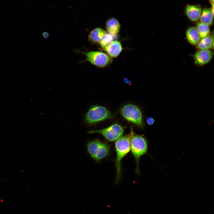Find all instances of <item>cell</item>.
I'll return each instance as SVG.
<instances>
[{
	"instance_id": "6da1fadb",
	"label": "cell",
	"mask_w": 214,
	"mask_h": 214,
	"mask_svg": "<svg viewBox=\"0 0 214 214\" xmlns=\"http://www.w3.org/2000/svg\"><path fill=\"white\" fill-rule=\"evenodd\" d=\"M130 139V149L136 163V172L139 174V162L141 158L147 152L148 143L143 136L136 134L133 127L130 128L129 134Z\"/></svg>"
},
{
	"instance_id": "7a4b0ae2",
	"label": "cell",
	"mask_w": 214,
	"mask_h": 214,
	"mask_svg": "<svg viewBox=\"0 0 214 214\" xmlns=\"http://www.w3.org/2000/svg\"><path fill=\"white\" fill-rule=\"evenodd\" d=\"M116 153L115 165L116 169V176L115 182L117 184L120 180L122 176V160L130 150V135L122 136L117 140L114 144Z\"/></svg>"
},
{
	"instance_id": "3957f363",
	"label": "cell",
	"mask_w": 214,
	"mask_h": 214,
	"mask_svg": "<svg viewBox=\"0 0 214 214\" xmlns=\"http://www.w3.org/2000/svg\"><path fill=\"white\" fill-rule=\"evenodd\" d=\"M87 151L96 162L100 161L109 155L111 147L108 143L96 139L89 142L86 145Z\"/></svg>"
},
{
	"instance_id": "277c9868",
	"label": "cell",
	"mask_w": 214,
	"mask_h": 214,
	"mask_svg": "<svg viewBox=\"0 0 214 214\" xmlns=\"http://www.w3.org/2000/svg\"><path fill=\"white\" fill-rule=\"evenodd\" d=\"M112 117L110 112L105 107L95 105L89 109L86 114L85 119L87 123L93 124Z\"/></svg>"
},
{
	"instance_id": "5b68a950",
	"label": "cell",
	"mask_w": 214,
	"mask_h": 214,
	"mask_svg": "<svg viewBox=\"0 0 214 214\" xmlns=\"http://www.w3.org/2000/svg\"><path fill=\"white\" fill-rule=\"evenodd\" d=\"M120 112L126 120L141 128H143L144 123L142 113L137 106L131 104L126 105L121 108Z\"/></svg>"
},
{
	"instance_id": "8992f818",
	"label": "cell",
	"mask_w": 214,
	"mask_h": 214,
	"mask_svg": "<svg viewBox=\"0 0 214 214\" xmlns=\"http://www.w3.org/2000/svg\"><path fill=\"white\" fill-rule=\"evenodd\" d=\"M125 128L116 123L103 129L89 131V133H98L101 134L106 140L110 142L117 141L122 137Z\"/></svg>"
},
{
	"instance_id": "52a82bcc",
	"label": "cell",
	"mask_w": 214,
	"mask_h": 214,
	"mask_svg": "<svg viewBox=\"0 0 214 214\" xmlns=\"http://www.w3.org/2000/svg\"><path fill=\"white\" fill-rule=\"evenodd\" d=\"M86 56V61L100 67H105L112 62V58L107 54L100 51L83 52Z\"/></svg>"
},
{
	"instance_id": "ba28073f",
	"label": "cell",
	"mask_w": 214,
	"mask_h": 214,
	"mask_svg": "<svg viewBox=\"0 0 214 214\" xmlns=\"http://www.w3.org/2000/svg\"><path fill=\"white\" fill-rule=\"evenodd\" d=\"M213 55V53L210 49L200 50L193 55L194 62L199 65L205 64L210 61Z\"/></svg>"
},
{
	"instance_id": "9c48e42d",
	"label": "cell",
	"mask_w": 214,
	"mask_h": 214,
	"mask_svg": "<svg viewBox=\"0 0 214 214\" xmlns=\"http://www.w3.org/2000/svg\"><path fill=\"white\" fill-rule=\"evenodd\" d=\"M185 12L188 18L191 21L195 22L199 19L202 9L199 5H188Z\"/></svg>"
},
{
	"instance_id": "30bf717a",
	"label": "cell",
	"mask_w": 214,
	"mask_h": 214,
	"mask_svg": "<svg viewBox=\"0 0 214 214\" xmlns=\"http://www.w3.org/2000/svg\"><path fill=\"white\" fill-rule=\"evenodd\" d=\"M111 58L117 57L122 50V47L119 41H112L103 49Z\"/></svg>"
},
{
	"instance_id": "8fae6325",
	"label": "cell",
	"mask_w": 214,
	"mask_h": 214,
	"mask_svg": "<svg viewBox=\"0 0 214 214\" xmlns=\"http://www.w3.org/2000/svg\"><path fill=\"white\" fill-rule=\"evenodd\" d=\"M105 27L106 31L109 34L114 36L119 32L120 29V24L117 19L112 18L109 19L106 22Z\"/></svg>"
},
{
	"instance_id": "7c38bea8",
	"label": "cell",
	"mask_w": 214,
	"mask_h": 214,
	"mask_svg": "<svg viewBox=\"0 0 214 214\" xmlns=\"http://www.w3.org/2000/svg\"><path fill=\"white\" fill-rule=\"evenodd\" d=\"M186 35L188 42L193 45H197L201 40L198 31L194 26L189 27L186 31Z\"/></svg>"
},
{
	"instance_id": "4fadbf2b",
	"label": "cell",
	"mask_w": 214,
	"mask_h": 214,
	"mask_svg": "<svg viewBox=\"0 0 214 214\" xmlns=\"http://www.w3.org/2000/svg\"><path fill=\"white\" fill-rule=\"evenodd\" d=\"M106 33L104 29L100 27L96 28L90 32L89 35V39L92 43H99Z\"/></svg>"
},
{
	"instance_id": "5bb4252c",
	"label": "cell",
	"mask_w": 214,
	"mask_h": 214,
	"mask_svg": "<svg viewBox=\"0 0 214 214\" xmlns=\"http://www.w3.org/2000/svg\"><path fill=\"white\" fill-rule=\"evenodd\" d=\"M197 45L199 50H209L213 47V34L201 39Z\"/></svg>"
},
{
	"instance_id": "9a60e30c",
	"label": "cell",
	"mask_w": 214,
	"mask_h": 214,
	"mask_svg": "<svg viewBox=\"0 0 214 214\" xmlns=\"http://www.w3.org/2000/svg\"><path fill=\"white\" fill-rule=\"evenodd\" d=\"M213 16L211 12L210 8H205L202 12L200 18V22L209 26H211L213 23Z\"/></svg>"
},
{
	"instance_id": "2e32d148",
	"label": "cell",
	"mask_w": 214,
	"mask_h": 214,
	"mask_svg": "<svg viewBox=\"0 0 214 214\" xmlns=\"http://www.w3.org/2000/svg\"><path fill=\"white\" fill-rule=\"evenodd\" d=\"M201 39L209 35L210 30L209 26L201 22L198 23L196 27Z\"/></svg>"
},
{
	"instance_id": "e0dca14e",
	"label": "cell",
	"mask_w": 214,
	"mask_h": 214,
	"mask_svg": "<svg viewBox=\"0 0 214 214\" xmlns=\"http://www.w3.org/2000/svg\"><path fill=\"white\" fill-rule=\"evenodd\" d=\"M113 40L112 35L109 33H106L99 43L102 48L103 49L111 43Z\"/></svg>"
},
{
	"instance_id": "ac0fdd59",
	"label": "cell",
	"mask_w": 214,
	"mask_h": 214,
	"mask_svg": "<svg viewBox=\"0 0 214 214\" xmlns=\"http://www.w3.org/2000/svg\"><path fill=\"white\" fill-rule=\"evenodd\" d=\"M146 121L147 123L150 125H152L154 123V119L150 117L147 118V119Z\"/></svg>"
},
{
	"instance_id": "d6986e66",
	"label": "cell",
	"mask_w": 214,
	"mask_h": 214,
	"mask_svg": "<svg viewBox=\"0 0 214 214\" xmlns=\"http://www.w3.org/2000/svg\"><path fill=\"white\" fill-rule=\"evenodd\" d=\"M209 1L211 7H214V0H209Z\"/></svg>"
},
{
	"instance_id": "ffe728a7",
	"label": "cell",
	"mask_w": 214,
	"mask_h": 214,
	"mask_svg": "<svg viewBox=\"0 0 214 214\" xmlns=\"http://www.w3.org/2000/svg\"><path fill=\"white\" fill-rule=\"evenodd\" d=\"M210 9L211 13L212 15H214V7H211Z\"/></svg>"
},
{
	"instance_id": "44dd1931",
	"label": "cell",
	"mask_w": 214,
	"mask_h": 214,
	"mask_svg": "<svg viewBox=\"0 0 214 214\" xmlns=\"http://www.w3.org/2000/svg\"><path fill=\"white\" fill-rule=\"evenodd\" d=\"M124 81L126 83L128 84H129V82H130V81H129L127 79H125Z\"/></svg>"
}]
</instances>
